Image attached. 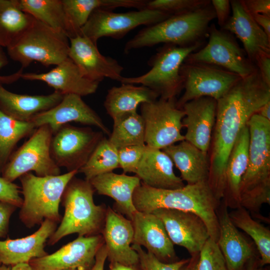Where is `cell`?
Instances as JSON below:
<instances>
[{
	"instance_id": "1",
	"label": "cell",
	"mask_w": 270,
	"mask_h": 270,
	"mask_svg": "<svg viewBox=\"0 0 270 270\" xmlns=\"http://www.w3.org/2000/svg\"><path fill=\"white\" fill-rule=\"evenodd\" d=\"M270 101V86L258 70L240 79L216 100V112L208 182L217 200L224 198L226 170L230 152L250 117Z\"/></svg>"
},
{
	"instance_id": "2",
	"label": "cell",
	"mask_w": 270,
	"mask_h": 270,
	"mask_svg": "<svg viewBox=\"0 0 270 270\" xmlns=\"http://www.w3.org/2000/svg\"><path fill=\"white\" fill-rule=\"evenodd\" d=\"M133 202L136 210L142 212L166 208L194 213L206 224L210 238L216 242L218 239L217 210L220 202L208 180L176 189L156 188L141 182L134 193Z\"/></svg>"
},
{
	"instance_id": "3",
	"label": "cell",
	"mask_w": 270,
	"mask_h": 270,
	"mask_svg": "<svg viewBox=\"0 0 270 270\" xmlns=\"http://www.w3.org/2000/svg\"><path fill=\"white\" fill-rule=\"evenodd\" d=\"M246 126L250 134L248 163L240 182V204L256 213L262 204H270V120L255 114Z\"/></svg>"
},
{
	"instance_id": "4",
	"label": "cell",
	"mask_w": 270,
	"mask_h": 270,
	"mask_svg": "<svg viewBox=\"0 0 270 270\" xmlns=\"http://www.w3.org/2000/svg\"><path fill=\"white\" fill-rule=\"evenodd\" d=\"M95 190L90 182L74 176L66 185L61 202L64 213L59 226L48 240L54 245L72 234L90 236L100 234L103 230L107 208L94 201Z\"/></svg>"
},
{
	"instance_id": "5",
	"label": "cell",
	"mask_w": 270,
	"mask_h": 270,
	"mask_svg": "<svg viewBox=\"0 0 270 270\" xmlns=\"http://www.w3.org/2000/svg\"><path fill=\"white\" fill-rule=\"evenodd\" d=\"M216 18L210 4L203 8L177 14L140 30L124 46V52L160 44L186 46L199 42L206 35L210 22Z\"/></svg>"
},
{
	"instance_id": "6",
	"label": "cell",
	"mask_w": 270,
	"mask_h": 270,
	"mask_svg": "<svg viewBox=\"0 0 270 270\" xmlns=\"http://www.w3.org/2000/svg\"><path fill=\"white\" fill-rule=\"evenodd\" d=\"M78 173L73 170L57 176H38L30 172L20 176L23 201L19 218L24 225L31 228L46 220L59 222L62 195L68 182Z\"/></svg>"
},
{
	"instance_id": "7",
	"label": "cell",
	"mask_w": 270,
	"mask_h": 270,
	"mask_svg": "<svg viewBox=\"0 0 270 270\" xmlns=\"http://www.w3.org/2000/svg\"><path fill=\"white\" fill-rule=\"evenodd\" d=\"M203 44L201 41L186 46L165 44L150 59L148 64L151 68L148 72L138 76H122L120 82L146 86L157 93L160 98H176L183 89L181 66L187 56L199 50Z\"/></svg>"
},
{
	"instance_id": "8",
	"label": "cell",
	"mask_w": 270,
	"mask_h": 270,
	"mask_svg": "<svg viewBox=\"0 0 270 270\" xmlns=\"http://www.w3.org/2000/svg\"><path fill=\"white\" fill-rule=\"evenodd\" d=\"M68 38L36 20L33 24L7 48L8 56L24 68L36 62L45 66H56L68 58Z\"/></svg>"
},
{
	"instance_id": "9",
	"label": "cell",
	"mask_w": 270,
	"mask_h": 270,
	"mask_svg": "<svg viewBox=\"0 0 270 270\" xmlns=\"http://www.w3.org/2000/svg\"><path fill=\"white\" fill-rule=\"evenodd\" d=\"M52 134V129L48 125L36 128L30 138L12 152L1 173L2 176L13 182L31 172H34L38 176L60 174V168L50 153Z\"/></svg>"
},
{
	"instance_id": "10",
	"label": "cell",
	"mask_w": 270,
	"mask_h": 270,
	"mask_svg": "<svg viewBox=\"0 0 270 270\" xmlns=\"http://www.w3.org/2000/svg\"><path fill=\"white\" fill-rule=\"evenodd\" d=\"M176 98H160L140 104V115L145 126V144L150 147L164 148L184 140L182 132L184 110L177 107Z\"/></svg>"
},
{
	"instance_id": "11",
	"label": "cell",
	"mask_w": 270,
	"mask_h": 270,
	"mask_svg": "<svg viewBox=\"0 0 270 270\" xmlns=\"http://www.w3.org/2000/svg\"><path fill=\"white\" fill-rule=\"evenodd\" d=\"M208 34L209 40L207 44L190 54L184 62L214 65L234 73L242 78L258 70L232 36L218 30L214 24L209 27Z\"/></svg>"
},
{
	"instance_id": "12",
	"label": "cell",
	"mask_w": 270,
	"mask_h": 270,
	"mask_svg": "<svg viewBox=\"0 0 270 270\" xmlns=\"http://www.w3.org/2000/svg\"><path fill=\"white\" fill-rule=\"evenodd\" d=\"M171 15L148 8L126 12H114L112 10H96L80 30L83 36L97 44L101 38L120 39L128 32L142 25L150 26Z\"/></svg>"
},
{
	"instance_id": "13",
	"label": "cell",
	"mask_w": 270,
	"mask_h": 270,
	"mask_svg": "<svg viewBox=\"0 0 270 270\" xmlns=\"http://www.w3.org/2000/svg\"><path fill=\"white\" fill-rule=\"evenodd\" d=\"M104 137L102 131H94L90 127L64 124L52 134L51 156L59 168L78 172Z\"/></svg>"
},
{
	"instance_id": "14",
	"label": "cell",
	"mask_w": 270,
	"mask_h": 270,
	"mask_svg": "<svg viewBox=\"0 0 270 270\" xmlns=\"http://www.w3.org/2000/svg\"><path fill=\"white\" fill-rule=\"evenodd\" d=\"M180 74L184 92L176 102L179 108L186 102L202 97L218 100L242 78L222 68L202 63L184 62Z\"/></svg>"
},
{
	"instance_id": "15",
	"label": "cell",
	"mask_w": 270,
	"mask_h": 270,
	"mask_svg": "<svg viewBox=\"0 0 270 270\" xmlns=\"http://www.w3.org/2000/svg\"><path fill=\"white\" fill-rule=\"evenodd\" d=\"M104 244L101 234L78 236L54 252L32 259L29 264L34 270H90Z\"/></svg>"
},
{
	"instance_id": "16",
	"label": "cell",
	"mask_w": 270,
	"mask_h": 270,
	"mask_svg": "<svg viewBox=\"0 0 270 270\" xmlns=\"http://www.w3.org/2000/svg\"><path fill=\"white\" fill-rule=\"evenodd\" d=\"M152 213L162 221L172 244L185 248L192 256L198 255L210 238L206 224L194 213L166 208Z\"/></svg>"
},
{
	"instance_id": "17",
	"label": "cell",
	"mask_w": 270,
	"mask_h": 270,
	"mask_svg": "<svg viewBox=\"0 0 270 270\" xmlns=\"http://www.w3.org/2000/svg\"><path fill=\"white\" fill-rule=\"evenodd\" d=\"M69 40L68 57L84 76L99 83L106 78L120 81L124 68L116 59L103 56L97 44L83 36L78 35Z\"/></svg>"
},
{
	"instance_id": "18",
	"label": "cell",
	"mask_w": 270,
	"mask_h": 270,
	"mask_svg": "<svg viewBox=\"0 0 270 270\" xmlns=\"http://www.w3.org/2000/svg\"><path fill=\"white\" fill-rule=\"evenodd\" d=\"M80 96L65 94L62 100L52 108L40 112L30 120L36 128L48 125L53 134L62 126L76 122L98 128L104 134L110 136V132L99 115Z\"/></svg>"
},
{
	"instance_id": "19",
	"label": "cell",
	"mask_w": 270,
	"mask_h": 270,
	"mask_svg": "<svg viewBox=\"0 0 270 270\" xmlns=\"http://www.w3.org/2000/svg\"><path fill=\"white\" fill-rule=\"evenodd\" d=\"M232 15L222 28L234 34L242 44L248 58L256 65L260 58L270 56V38L258 24L240 0L230 1Z\"/></svg>"
},
{
	"instance_id": "20",
	"label": "cell",
	"mask_w": 270,
	"mask_h": 270,
	"mask_svg": "<svg viewBox=\"0 0 270 270\" xmlns=\"http://www.w3.org/2000/svg\"><path fill=\"white\" fill-rule=\"evenodd\" d=\"M101 234L111 263L134 266L139 264L138 256L132 248L134 231L130 220L108 206Z\"/></svg>"
},
{
	"instance_id": "21",
	"label": "cell",
	"mask_w": 270,
	"mask_h": 270,
	"mask_svg": "<svg viewBox=\"0 0 270 270\" xmlns=\"http://www.w3.org/2000/svg\"><path fill=\"white\" fill-rule=\"evenodd\" d=\"M182 109L185 113L182 120L186 128L184 140L208 153L216 122V100L202 97L186 102Z\"/></svg>"
},
{
	"instance_id": "22",
	"label": "cell",
	"mask_w": 270,
	"mask_h": 270,
	"mask_svg": "<svg viewBox=\"0 0 270 270\" xmlns=\"http://www.w3.org/2000/svg\"><path fill=\"white\" fill-rule=\"evenodd\" d=\"M134 234L132 244L144 246L160 261H176L174 244L162 221L152 213L136 211L130 220Z\"/></svg>"
},
{
	"instance_id": "23",
	"label": "cell",
	"mask_w": 270,
	"mask_h": 270,
	"mask_svg": "<svg viewBox=\"0 0 270 270\" xmlns=\"http://www.w3.org/2000/svg\"><path fill=\"white\" fill-rule=\"evenodd\" d=\"M217 216L219 234L217 244L224 256L228 270H244L255 258L254 248L231 220L228 207L218 206Z\"/></svg>"
},
{
	"instance_id": "24",
	"label": "cell",
	"mask_w": 270,
	"mask_h": 270,
	"mask_svg": "<svg viewBox=\"0 0 270 270\" xmlns=\"http://www.w3.org/2000/svg\"><path fill=\"white\" fill-rule=\"evenodd\" d=\"M30 235L17 239L0 240V262L6 266L29 263L34 258L48 254L46 243L57 228V222L44 220Z\"/></svg>"
},
{
	"instance_id": "25",
	"label": "cell",
	"mask_w": 270,
	"mask_h": 270,
	"mask_svg": "<svg viewBox=\"0 0 270 270\" xmlns=\"http://www.w3.org/2000/svg\"><path fill=\"white\" fill-rule=\"evenodd\" d=\"M20 78L28 80H39L46 83L54 90L64 94H76L81 96L94 94L99 82L86 78L68 57L44 73H22Z\"/></svg>"
},
{
	"instance_id": "26",
	"label": "cell",
	"mask_w": 270,
	"mask_h": 270,
	"mask_svg": "<svg viewBox=\"0 0 270 270\" xmlns=\"http://www.w3.org/2000/svg\"><path fill=\"white\" fill-rule=\"evenodd\" d=\"M135 174L142 183L154 188L176 189L185 185L174 174L170 157L162 150L146 145Z\"/></svg>"
},
{
	"instance_id": "27",
	"label": "cell",
	"mask_w": 270,
	"mask_h": 270,
	"mask_svg": "<svg viewBox=\"0 0 270 270\" xmlns=\"http://www.w3.org/2000/svg\"><path fill=\"white\" fill-rule=\"evenodd\" d=\"M0 82V110L16 120L30 122L36 114L57 105L64 94L54 90L48 95H30L11 92Z\"/></svg>"
},
{
	"instance_id": "28",
	"label": "cell",
	"mask_w": 270,
	"mask_h": 270,
	"mask_svg": "<svg viewBox=\"0 0 270 270\" xmlns=\"http://www.w3.org/2000/svg\"><path fill=\"white\" fill-rule=\"evenodd\" d=\"M89 182L98 194L108 196L115 201L116 211L131 220L137 211L133 202V194L141 184L138 176L112 172L98 175Z\"/></svg>"
},
{
	"instance_id": "29",
	"label": "cell",
	"mask_w": 270,
	"mask_h": 270,
	"mask_svg": "<svg viewBox=\"0 0 270 270\" xmlns=\"http://www.w3.org/2000/svg\"><path fill=\"white\" fill-rule=\"evenodd\" d=\"M162 150L170 157L180 172V178L187 184L208 180L210 172L208 153L185 140Z\"/></svg>"
},
{
	"instance_id": "30",
	"label": "cell",
	"mask_w": 270,
	"mask_h": 270,
	"mask_svg": "<svg viewBox=\"0 0 270 270\" xmlns=\"http://www.w3.org/2000/svg\"><path fill=\"white\" fill-rule=\"evenodd\" d=\"M145 0H62L68 38L80 35V30L96 10H112L117 8H146Z\"/></svg>"
},
{
	"instance_id": "31",
	"label": "cell",
	"mask_w": 270,
	"mask_h": 270,
	"mask_svg": "<svg viewBox=\"0 0 270 270\" xmlns=\"http://www.w3.org/2000/svg\"><path fill=\"white\" fill-rule=\"evenodd\" d=\"M249 142V130L246 125L239 134L226 164L224 203L227 207L233 209L240 206V188L248 166Z\"/></svg>"
},
{
	"instance_id": "32",
	"label": "cell",
	"mask_w": 270,
	"mask_h": 270,
	"mask_svg": "<svg viewBox=\"0 0 270 270\" xmlns=\"http://www.w3.org/2000/svg\"><path fill=\"white\" fill-rule=\"evenodd\" d=\"M158 98L157 93L146 86L122 84L108 90L104 105L108 114L114 120L122 114L136 112L139 105L153 102Z\"/></svg>"
},
{
	"instance_id": "33",
	"label": "cell",
	"mask_w": 270,
	"mask_h": 270,
	"mask_svg": "<svg viewBox=\"0 0 270 270\" xmlns=\"http://www.w3.org/2000/svg\"><path fill=\"white\" fill-rule=\"evenodd\" d=\"M35 20L22 10L18 0H0V46L6 48L11 46Z\"/></svg>"
},
{
	"instance_id": "34",
	"label": "cell",
	"mask_w": 270,
	"mask_h": 270,
	"mask_svg": "<svg viewBox=\"0 0 270 270\" xmlns=\"http://www.w3.org/2000/svg\"><path fill=\"white\" fill-rule=\"evenodd\" d=\"M234 225L248 234L253 240L260 255L262 266L270 264V230L254 220L250 212L242 206L228 212Z\"/></svg>"
},
{
	"instance_id": "35",
	"label": "cell",
	"mask_w": 270,
	"mask_h": 270,
	"mask_svg": "<svg viewBox=\"0 0 270 270\" xmlns=\"http://www.w3.org/2000/svg\"><path fill=\"white\" fill-rule=\"evenodd\" d=\"M113 121L108 140L116 148L146 144L144 121L137 111L122 114Z\"/></svg>"
},
{
	"instance_id": "36",
	"label": "cell",
	"mask_w": 270,
	"mask_h": 270,
	"mask_svg": "<svg viewBox=\"0 0 270 270\" xmlns=\"http://www.w3.org/2000/svg\"><path fill=\"white\" fill-rule=\"evenodd\" d=\"M22 10L68 36L62 0H18Z\"/></svg>"
},
{
	"instance_id": "37",
	"label": "cell",
	"mask_w": 270,
	"mask_h": 270,
	"mask_svg": "<svg viewBox=\"0 0 270 270\" xmlns=\"http://www.w3.org/2000/svg\"><path fill=\"white\" fill-rule=\"evenodd\" d=\"M31 121H20L0 110V174L6 164L18 142L36 129Z\"/></svg>"
},
{
	"instance_id": "38",
	"label": "cell",
	"mask_w": 270,
	"mask_h": 270,
	"mask_svg": "<svg viewBox=\"0 0 270 270\" xmlns=\"http://www.w3.org/2000/svg\"><path fill=\"white\" fill-rule=\"evenodd\" d=\"M119 168L118 148L105 136L96 146L86 164L78 171L89 181Z\"/></svg>"
},
{
	"instance_id": "39",
	"label": "cell",
	"mask_w": 270,
	"mask_h": 270,
	"mask_svg": "<svg viewBox=\"0 0 270 270\" xmlns=\"http://www.w3.org/2000/svg\"><path fill=\"white\" fill-rule=\"evenodd\" d=\"M192 270H228L216 241L210 238L206 242L199 252Z\"/></svg>"
},
{
	"instance_id": "40",
	"label": "cell",
	"mask_w": 270,
	"mask_h": 270,
	"mask_svg": "<svg viewBox=\"0 0 270 270\" xmlns=\"http://www.w3.org/2000/svg\"><path fill=\"white\" fill-rule=\"evenodd\" d=\"M210 4L207 0H148L146 8L166 12L170 15L192 11Z\"/></svg>"
},
{
	"instance_id": "41",
	"label": "cell",
	"mask_w": 270,
	"mask_h": 270,
	"mask_svg": "<svg viewBox=\"0 0 270 270\" xmlns=\"http://www.w3.org/2000/svg\"><path fill=\"white\" fill-rule=\"evenodd\" d=\"M132 248L138 256L139 264L142 270H182L190 260L182 259L166 263L159 260L152 254L145 251L139 246L132 244Z\"/></svg>"
},
{
	"instance_id": "42",
	"label": "cell",
	"mask_w": 270,
	"mask_h": 270,
	"mask_svg": "<svg viewBox=\"0 0 270 270\" xmlns=\"http://www.w3.org/2000/svg\"><path fill=\"white\" fill-rule=\"evenodd\" d=\"M146 144L134 145L118 149L119 168L124 173L135 174L143 156Z\"/></svg>"
},
{
	"instance_id": "43",
	"label": "cell",
	"mask_w": 270,
	"mask_h": 270,
	"mask_svg": "<svg viewBox=\"0 0 270 270\" xmlns=\"http://www.w3.org/2000/svg\"><path fill=\"white\" fill-rule=\"evenodd\" d=\"M20 193L19 186L0 177V202H8L20 208L23 201Z\"/></svg>"
},
{
	"instance_id": "44",
	"label": "cell",
	"mask_w": 270,
	"mask_h": 270,
	"mask_svg": "<svg viewBox=\"0 0 270 270\" xmlns=\"http://www.w3.org/2000/svg\"><path fill=\"white\" fill-rule=\"evenodd\" d=\"M17 208L10 204L0 202V238L7 234L10 218Z\"/></svg>"
},
{
	"instance_id": "45",
	"label": "cell",
	"mask_w": 270,
	"mask_h": 270,
	"mask_svg": "<svg viewBox=\"0 0 270 270\" xmlns=\"http://www.w3.org/2000/svg\"><path fill=\"white\" fill-rule=\"evenodd\" d=\"M211 3L218 24L222 28L230 17V2L228 0H212Z\"/></svg>"
},
{
	"instance_id": "46",
	"label": "cell",
	"mask_w": 270,
	"mask_h": 270,
	"mask_svg": "<svg viewBox=\"0 0 270 270\" xmlns=\"http://www.w3.org/2000/svg\"><path fill=\"white\" fill-rule=\"evenodd\" d=\"M246 10L252 16L263 14L270 16V0H240Z\"/></svg>"
},
{
	"instance_id": "47",
	"label": "cell",
	"mask_w": 270,
	"mask_h": 270,
	"mask_svg": "<svg viewBox=\"0 0 270 270\" xmlns=\"http://www.w3.org/2000/svg\"><path fill=\"white\" fill-rule=\"evenodd\" d=\"M256 66L262 80L270 86V56L259 58L256 62Z\"/></svg>"
},
{
	"instance_id": "48",
	"label": "cell",
	"mask_w": 270,
	"mask_h": 270,
	"mask_svg": "<svg viewBox=\"0 0 270 270\" xmlns=\"http://www.w3.org/2000/svg\"><path fill=\"white\" fill-rule=\"evenodd\" d=\"M108 258L107 251L104 244L98 250L94 264L90 270H104L105 262Z\"/></svg>"
},
{
	"instance_id": "49",
	"label": "cell",
	"mask_w": 270,
	"mask_h": 270,
	"mask_svg": "<svg viewBox=\"0 0 270 270\" xmlns=\"http://www.w3.org/2000/svg\"><path fill=\"white\" fill-rule=\"evenodd\" d=\"M258 24L263 30L270 38V16L258 14L252 16Z\"/></svg>"
},
{
	"instance_id": "50",
	"label": "cell",
	"mask_w": 270,
	"mask_h": 270,
	"mask_svg": "<svg viewBox=\"0 0 270 270\" xmlns=\"http://www.w3.org/2000/svg\"><path fill=\"white\" fill-rule=\"evenodd\" d=\"M22 68L16 72L8 76H0V82L2 84H9L12 83L20 78L22 73Z\"/></svg>"
},
{
	"instance_id": "51",
	"label": "cell",
	"mask_w": 270,
	"mask_h": 270,
	"mask_svg": "<svg viewBox=\"0 0 270 270\" xmlns=\"http://www.w3.org/2000/svg\"><path fill=\"white\" fill-rule=\"evenodd\" d=\"M256 114L270 120V101L263 105Z\"/></svg>"
},
{
	"instance_id": "52",
	"label": "cell",
	"mask_w": 270,
	"mask_h": 270,
	"mask_svg": "<svg viewBox=\"0 0 270 270\" xmlns=\"http://www.w3.org/2000/svg\"><path fill=\"white\" fill-rule=\"evenodd\" d=\"M245 270H265L264 268L262 266L260 262V259L257 260L254 258L246 266V268Z\"/></svg>"
},
{
	"instance_id": "53",
	"label": "cell",
	"mask_w": 270,
	"mask_h": 270,
	"mask_svg": "<svg viewBox=\"0 0 270 270\" xmlns=\"http://www.w3.org/2000/svg\"><path fill=\"white\" fill-rule=\"evenodd\" d=\"M135 266H127L118 262L110 263V270H136Z\"/></svg>"
},
{
	"instance_id": "54",
	"label": "cell",
	"mask_w": 270,
	"mask_h": 270,
	"mask_svg": "<svg viewBox=\"0 0 270 270\" xmlns=\"http://www.w3.org/2000/svg\"><path fill=\"white\" fill-rule=\"evenodd\" d=\"M11 270H34L29 263H20L11 266Z\"/></svg>"
},
{
	"instance_id": "55",
	"label": "cell",
	"mask_w": 270,
	"mask_h": 270,
	"mask_svg": "<svg viewBox=\"0 0 270 270\" xmlns=\"http://www.w3.org/2000/svg\"><path fill=\"white\" fill-rule=\"evenodd\" d=\"M8 63V57L3 50L2 47L0 46V69L6 66Z\"/></svg>"
},
{
	"instance_id": "56",
	"label": "cell",
	"mask_w": 270,
	"mask_h": 270,
	"mask_svg": "<svg viewBox=\"0 0 270 270\" xmlns=\"http://www.w3.org/2000/svg\"><path fill=\"white\" fill-rule=\"evenodd\" d=\"M198 256V254L196 256H192L188 263L185 266L182 270H192L194 265Z\"/></svg>"
},
{
	"instance_id": "57",
	"label": "cell",
	"mask_w": 270,
	"mask_h": 270,
	"mask_svg": "<svg viewBox=\"0 0 270 270\" xmlns=\"http://www.w3.org/2000/svg\"><path fill=\"white\" fill-rule=\"evenodd\" d=\"M0 270H11V266L1 264H0Z\"/></svg>"
},
{
	"instance_id": "58",
	"label": "cell",
	"mask_w": 270,
	"mask_h": 270,
	"mask_svg": "<svg viewBox=\"0 0 270 270\" xmlns=\"http://www.w3.org/2000/svg\"></svg>"
},
{
	"instance_id": "59",
	"label": "cell",
	"mask_w": 270,
	"mask_h": 270,
	"mask_svg": "<svg viewBox=\"0 0 270 270\" xmlns=\"http://www.w3.org/2000/svg\"><path fill=\"white\" fill-rule=\"evenodd\" d=\"M0 264H1V262H0Z\"/></svg>"
}]
</instances>
